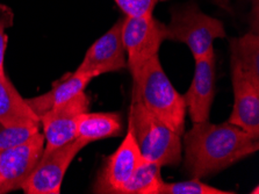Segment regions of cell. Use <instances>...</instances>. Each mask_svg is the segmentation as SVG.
Listing matches in <instances>:
<instances>
[{"mask_svg":"<svg viewBox=\"0 0 259 194\" xmlns=\"http://www.w3.org/2000/svg\"><path fill=\"white\" fill-rule=\"evenodd\" d=\"M128 128L132 129L143 160L160 166L182 162V140L178 134L149 112L139 99L132 98Z\"/></svg>","mask_w":259,"mask_h":194,"instance_id":"3957f363","label":"cell"},{"mask_svg":"<svg viewBox=\"0 0 259 194\" xmlns=\"http://www.w3.org/2000/svg\"><path fill=\"white\" fill-rule=\"evenodd\" d=\"M231 73L235 102L228 122L259 138V84L246 76L233 58Z\"/></svg>","mask_w":259,"mask_h":194,"instance_id":"8fae6325","label":"cell"},{"mask_svg":"<svg viewBox=\"0 0 259 194\" xmlns=\"http://www.w3.org/2000/svg\"><path fill=\"white\" fill-rule=\"evenodd\" d=\"M233 191H223L202 183L199 178L179 183L163 181L157 194H234Z\"/></svg>","mask_w":259,"mask_h":194,"instance_id":"ac0fdd59","label":"cell"},{"mask_svg":"<svg viewBox=\"0 0 259 194\" xmlns=\"http://www.w3.org/2000/svg\"><path fill=\"white\" fill-rule=\"evenodd\" d=\"M215 96V51L195 59L194 76L184 97L193 124L209 120Z\"/></svg>","mask_w":259,"mask_h":194,"instance_id":"7c38bea8","label":"cell"},{"mask_svg":"<svg viewBox=\"0 0 259 194\" xmlns=\"http://www.w3.org/2000/svg\"><path fill=\"white\" fill-rule=\"evenodd\" d=\"M211 3H214L215 5H218L220 9L225 10L226 12H228V13H234V10H233V6H231L230 4V0H210Z\"/></svg>","mask_w":259,"mask_h":194,"instance_id":"7402d4cb","label":"cell"},{"mask_svg":"<svg viewBox=\"0 0 259 194\" xmlns=\"http://www.w3.org/2000/svg\"><path fill=\"white\" fill-rule=\"evenodd\" d=\"M165 40V23L152 15L123 19L122 41L133 78L136 77L145 62L158 55L162 42Z\"/></svg>","mask_w":259,"mask_h":194,"instance_id":"5b68a950","label":"cell"},{"mask_svg":"<svg viewBox=\"0 0 259 194\" xmlns=\"http://www.w3.org/2000/svg\"><path fill=\"white\" fill-rule=\"evenodd\" d=\"M90 108V97L81 92L71 100L55 107L40 118L45 136L46 155L77 137V121L80 114L88 112Z\"/></svg>","mask_w":259,"mask_h":194,"instance_id":"9c48e42d","label":"cell"},{"mask_svg":"<svg viewBox=\"0 0 259 194\" xmlns=\"http://www.w3.org/2000/svg\"><path fill=\"white\" fill-rule=\"evenodd\" d=\"M89 74L74 71L55 83L53 89L40 97L26 99L27 104L38 118L64 102L71 100L78 94L84 92L86 86L92 81Z\"/></svg>","mask_w":259,"mask_h":194,"instance_id":"4fadbf2b","label":"cell"},{"mask_svg":"<svg viewBox=\"0 0 259 194\" xmlns=\"http://www.w3.org/2000/svg\"><path fill=\"white\" fill-rule=\"evenodd\" d=\"M144 160L137 148L131 128L114 153L105 160L93 186V193L120 194L121 188L131 179Z\"/></svg>","mask_w":259,"mask_h":194,"instance_id":"ba28073f","label":"cell"},{"mask_svg":"<svg viewBox=\"0 0 259 194\" xmlns=\"http://www.w3.org/2000/svg\"><path fill=\"white\" fill-rule=\"evenodd\" d=\"M13 11L9 6L0 4V74L5 73L4 69V61H5V53L7 47V34L6 29L13 26Z\"/></svg>","mask_w":259,"mask_h":194,"instance_id":"44dd1931","label":"cell"},{"mask_svg":"<svg viewBox=\"0 0 259 194\" xmlns=\"http://www.w3.org/2000/svg\"><path fill=\"white\" fill-rule=\"evenodd\" d=\"M45 150V136L38 132L23 143L0 152V194L20 189Z\"/></svg>","mask_w":259,"mask_h":194,"instance_id":"52a82bcc","label":"cell"},{"mask_svg":"<svg viewBox=\"0 0 259 194\" xmlns=\"http://www.w3.org/2000/svg\"><path fill=\"white\" fill-rule=\"evenodd\" d=\"M132 98L139 99L152 115L179 136L185 132L186 104L164 72L159 56L151 57L133 78Z\"/></svg>","mask_w":259,"mask_h":194,"instance_id":"7a4b0ae2","label":"cell"},{"mask_svg":"<svg viewBox=\"0 0 259 194\" xmlns=\"http://www.w3.org/2000/svg\"><path fill=\"white\" fill-rule=\"evenodd\" d=\"M165 36L166 40L185 43L194 59H198L214 50L213 42L226 37V29L220 20L205 14L195 4L188 3L171 10Z\"/></svg>","mask_w":259,"mask_h":194,"instance_id":"277c9868","label":"cell"},{"mask_svg":"<svg viewBox=\"0 0 259 194\" xmlns=\"http://www.w3.org/2000/svg\"><path fill=\"white\" fill-rule=\"evenodd\" d=\"M185 166L193 178H205L259 149V138L229 122L213 125L209 120L194 124L185 134Z\"/></svg>","mask_w":259,"mask_h":194,"instance_id":"6da1fadb","label":"cell"},{"mask_svg":"<svg viewBox=\"0 0 259 194\" xmlns=\"http://www.w3.org/2000/svg\"><path fill=\"white\" fill-rule=\"evenodd\" d=\"M89 143L76 137L69 143L42 155L37 165L21 186L26 194H60L65 172L74 157Z\"/></svg>","mask_w":259,"mask_h":194,"instance_id":"8992f818","label":"cell"},{"mask_svg":"<svg viewBox=\"0 0 259 194\" xmlns=\"http://www.w3.org/2000/svg\"><path fill=\"white\" fill-rule=\"evenodd\" d=\"M231 58L241 66L246 76L259 84V36L248 33L244 36L234 38L230 42Z\"/></svg>","mask_w":259,"mask_h":194,"instance_id":"2e32d148","label":"cell"},{"mask_svg":"<svg viewBox=\"0 0 259 194\" xmlns=\"http://www.w3.org/2000/svg\"><path fill=\"white\" fill-rule=\"evenodd\" d=\"M160 168V165L144 160L121 188L120 194H157L163 183Z\"/></svg>","mask_w":259,"mask_h":194,"instance_id":"e0dca14e","label":"cell"},{"mask_svg":"<svg viewBox=\"0 0 259 194\" xmlns=\"http://www.w3.org/2000/svg\"><path fill=\"white\" fill-rule=\"evenodd\" d=\"M122 130L121 117L117 113H89L80 114L77 121V137L91 143L120 135Z\"/></svg>","mask_w":259,"mask_h":194,"instance_id":"9a60e30c","label":"cell"},{"mask_svg":"<svg viewBox=\"0 0 259 194\" xmlns=\"http://www.w3.org/2000/svg\"><path fill=\"white\" fill-rule=\"evenodd\" d=\"M159 0H115L120 10L131 18H142L152 15L156 4Z\"/></svg>","mask_w":259,"mask_h":194,"instance_id":"ffe728a7","label":"cell"},{"mask_svg":"<svg viewBox=\"0 0 259 194\" xmlns=\"http://www.w3.org/2000/svg\"><path fill=\"white\" fill-rule=\"evenodd\" d=\"M0 124L5 126L41 125L26 99L14 88L6 74H0Z\"/></svg>","mask_w":259,"mask_h":194,"instance_id":"5bb4252c","label":"cell"},{"mask_svg":"<svg viewBox=\"0 0 259 194\" xmlns=\"http://www.w3.org/2000/svg\"><path fill=\"white\" fill-rule=\"evenodd\" d=\"M122 23L123 20H119L107 33L93 43L76 71L94 78L103 73L115 72L127 66L122 41Z\"/></svg>","mask_w":259,"mask_h":194,"instance_id":"30bf717a","label":"cell"},{"mask_svg":"<svg viewBox=\"0 0 259 194\" xmlns=\"http://www.w3.org/2000/svg\"><path fill=\"white\" fill-rule=\"evenodd\" d=\"M41 125L5 126L0 124V152L14 148L40 132Z\"/></svg>","mask_w":259,"mask_h":194,"instance_id":"d6986e66","label":"cell"}]
</instances>
